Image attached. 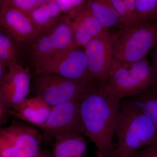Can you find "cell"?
<instances>
[{
  "instance_id": "18",
  "label": "cell",
  "mask_w": 157,
  "mask_h": 157,
  "mask_svg": "<svg viewBox=\"0 0 157 157\" xmlns=\"http://www.w3.org/2000/svg\"><path fill=\"white\" fill-rule=\"evenodd\" d=\"M127 101L134 104L149 118L157 127V88L154 86Z\"/></svg>"
},
{
  "instance_id": "14",
  "label": "cell",
  "mask_w": 157,
  "mask_h": 157,
  "mask_svg": "<svg viewBox=\"0 0 157 157\" xmlns=\"http://www.w3.org/2000/svg\"><path fill=\"white\" fill-rule=\"evenodd\" d=\"M74 44L77 47H84L95 37L104 32L100 23L93 16L87 7L71 21Z\"/></svg>"
},
{
  "instance_id": "5",
  "label": "cell",
  "mask_w": 157,
  "mask_h": 157,
  "mask_svg": "<svg viewBox=\"0 0 157 157\" xmlns=\"http://www.w3.org/2000/svg\"><path fill=\"white\" fill-rule=\"evenodd\" d=\"M32 62L35 69L33 74H55L87 84L97 81L90 74L84 49L80 47L74 46Z\"/></svg>"
},
{
  "instance_id": "7",
  "label": "cell",
  "mask_w": 157,
  "mask_h": 157,
  "mask_svg": "<svg viewBox=\"0 0 157 157\" xmlns=\"http://www.w3.org/2000/svg\"><path fill=\"white\" fill-rule=\"evenodd\" d=\"M42 134L17 121L0 130V157H39Z\"/></svg>"
},
{
  "instance_id": "29",
  "label": "cell",
  "mask_w": 157,
  "mask_h": 157,
  "mask_svg": "<svg viewBox=\"0 0 157 157\" xmlns=\"http://www.w3.org/2000/svg\"><path fill=\"white\" fill-rule=\"evenodd\" d=\"M97 157H105V156L102 154L101 153L98 152Z\"/></svg>"
},
{
  "instance_id": "17",
  "label": "cell",
  "mask_w": 157,
  "mask_h": 157,
  "mask_svg": "<svg viewBox=\"0 0 157 157\" xmlns=\"http://www.w3.org/2000/svg\"><path fill=\"white\" fill-rule=\"evenodd\" d=\"M87 7L104 31L120 23L118 14L107 0L88 1Z\"/></svg>"
},
{
  "instance_id": "15",
  "label": "cell",
  "mask_w": 157,
  "mask_h": 157,
  "mask_svg": "<svg viewBox=\"0 0 157 157\" xmlns=\"http://www.w3.org/2000/svg\"><path fill=\"white\" fill-rule=\"evenodd\" d=\"M86 143L80 135H70L55 139L51 157H83Z\"/></svg>"
},
{
  "instance_id": "8",
  "label": "cell",
  "mask_w": 157,
  "mask_h": 157,
  "mask_svg": "<svg viewBox=\"0 0 157 157\" xmlns=\"http://www.w3.org/2000/svg\"><path fill=\"white\" fill-rule=\"evenodd\" d=\"M6 74L0 78V119L6 122L7 112L26 98L29 92L31 75L17 61L7 66Z\"/></svg>"
},
{
  "instance_id": "27",
  "label": "cell",
  "mask_w": 157,
  "mask_h": 157,
  "mask_svg": "<svg viewBox=\"0 0 157 157\" xmlns=\"http://www.w3.org/2000/svg\"><path fill=\"white\" fill-rule=\"evenodd\" d=\"M39 157H51V154L46 151H41Z\"/></svg>"
},
{
  "instance_id": "24",
  "label": "cell",
  "mask_w": 157,
  "mask_h": 157,
  "mask_svg": "<svg viewBox=\"0 0 157 157\" xmlns=\"http://www.w3.org/2000/svg\"><path fill=\"white\" fill-rule=\"evenodd\" d=\"M134 153L136 157H157V139Z\"/></svg>"
},
{
  "instance_id": "11",
  "label": "cell",
  "mask_w": 157,
  "mask_h": 157,
  "mask_svg": "<svg viewBox=\"0 0 157 157\" xmlns=\"http://www.w3.org/2000/svg\"><path fill=\"white\" fill-rule=\"evenodd\" d=\"M84 51L91 76L102 84H106L113 62L110 33L104 31L86 45Z\"/></svg>"
},
{
  "instance_id": "25",
  "label": "cell",
  "mask_w": 157,
  "mask_h": 157,
  "mask_svg": "<svg viewBox=\"0 0 157 157\" xmlns=\"http://www.w3.org/2000/svg\"><path fill=\"white\" fill-rule=\"evenodd\" d=\"M124 2L128 11L132 25H135L138 23L135 0H124Z\"/></svg>"
},
{
  "instance_id": "19",
  "label": "cell",
  "mask_w": 157,
  "mask_h": 157,
  "mask_svg": "<svg viewBox=\"0 0 157 157\" xmlns=\"http://www.w3.org/2000/svg\"><path fill=\"white\" fill-rule=\"evenodd\" d=\"M19 44L8 32L1 28L0 64L7 67L9 63L17 61V44Z\"/></svg>"
},
{
  "instance_id": "1",
  "label": "cell",
  "mask_w": 157,
  "mask_h": 157,
  "mask_svg": "<svg viewBox=\"0 0 157 157\" xmlns=\"http://www.w3.org/2000/svg\"><path fill=\"white\" fill-rule=\"evenodd\" d=\"M78 101L82 133L94 144L98 152L105 156L113 151L119 103L107 95L103 85L98 81Z\"/></svg>"
},
{
  "instance_id": "16",
  "label": "cell",
  "mask_w": 157,
  "mask_h": 157,
  "mask_svg": "<svg viewBox=\"0 0 157 157\" xmlns=\"http://www.w3.org/2000/svg\"><path fill=\"white\" fill-rule=\"evenodd\" d=\"M61 12L55 0L48 1L27 15L40 33L50 28L58 21Z\"/></svg>"
},
{
  "instance_id": "4",
  "label": "cell",
  "mask_w": 157,
  "mask_h": 157,
  "mask_svg": "<svg viewBox=\"0 0 157 157\" xmlns=\"http://www.w3.org/2000/svg\"><path fill=\"white\" fill-rule=\"evenodd\" d=\"M154 76L146 58L129 67L121 66L113 59L109 78L103 85L105 92L113 101L129 98L148 89L153 85Z\"/></svg>"
},
{
  "instance_id": "3",
  "label": "cell",
  "mask_w": 157,
  "mask_h": 157,
  "mask_svg": "<svg viewBox=\"0 0 157 157\" xmlns=\"http://www.w3.org/2000/svg\"><path fill=\"white\" fill-rule=\"evenodd\" d=\"M110 36L113 59L121 66L129 67L146 58L157 45V24L137 23Z\"/></svg>"
},
{
  "instance_id": "22",
  "label": "cell",
  "mask_w": 157,
  "mask_h": 157,
  "mask_svg": "<svg viewBox=\"0 0 157 157\" xmlns=\"http://www.w3.org/2000/svg\"><path fill=\"white\" fill-rule=\"evenodd\" d=\"M61 12L69 14L70 18L75 17L85 8L82 0H55ZM68 16V15H67Z\"/></svg>"
},
{
  "instance_id": "10",
  "label": "cell",
  "mask_w": 157,
  "mask_h": 157,
  "mask_svg": "<svg viewBox=\"0 0 157 157\" xmlns=\"http://www.w3.org/2000/svg\"><path fill=\"white\" fill-rule=\"evenodd\" d=\"M69 16L58 20L52 27L42 32L30 45L32 61L51 56L76 46L74 44Z\"/></svg>"
},
{
  "instance_id": "21",
  "label": "cell",
  "mask_w": 157,
  "mask_h": 157,
  "mask_svg": "<svg viewBox=\"0 0 157 157\" xmlns=\"http://www.w3.org/2000/svg\"><path fill=\"white\" fill-rule=\"evenodd\" d=\"M46 2L47 0H1L0 3L28 15Z\"/></svg>"
},
{
  "instance_id": "23",
  "label": "cell",
  "mask_w": 157,
  "mask_h": 157,
  "mask_svg": "<svg viewBox=\"0 0 157 157\" xmlns=\"http://www.w3.org/2000/svg\"><path fill=\"white\" fill-rule=\"evenodd\" d=\"M116 12L120 19V23L123 25L124 27L132 26L128 11L124 0H107Z\"/></svg>"
},
{
  "instance_id": "6",
  "label": "cell",
  "mask_w": 157,
  "mask_h": 157,
  "mask_svg": "<svg viewBox=\"0 0 157 157\" xmlns=\"http://www.w3.org/2000/svg\"><path fill=\"white\" fill-rule=\"evenodd\" d=\"M36 97L51 106L78 101L95 82L87 84L52 74H33Z\"/></svg>"
},
{
  "instance_id": "20",
  "label": "cell",
  "mask_w": 157,
  "mask_h": 157,
  "mask_svg": "<svg viewBox=\"0 0 157 157\" xmlns=\"http://www.w3.org/2000/svg\"><path fill=\"white\" fill-rule=\"evenodd\" d=\"M137 22L157 19V0H135Z\"/></svg>"
},
{
  "instance_id": "26",
  "label": "cell",
  "mask_w": 157,
  "mask_h": 157,
  "mask_svg": "<svg viewBox=\"0 0 157 157\" xmlns=\"http://www.w3.org/2000/svg\"><path fill=\"white\" fill-rule=\"evenodd\" d=\"M151 67L155 78L154 83L152 86L157 88V45L155 46V50L152 55Z\"/></svg>"
},
{
  "instance_id": "2",
  "label": "cell",
  "mask_w": 157,
  "mask_h": 157,
  "mask_svg": "<svg viewBox=\"0 0 157 157\" xmlns=\"http://www.w3.org/2000/svg\"><path fill=\"white\" fill-rule=\"evenodd\" d=\"M113 157L131 155L157 139V127L139 108L126 100L119 107Z\"/></svg>"
},
{
  "instance_id": "28",
  "label": "cell",
  "mask_w": 157,
  "mask_h": 157,
  "mask_svg": "<svg viewBox=\"0 0 157 157\" xmlns=\"http://www.w3.org/2000/svg\"><path fill=\"white\" fill-rule=\"evenodd\" d=\"M120 157H136L135 156V155L134 153L132 154L127 155L123 156Z\"/></svg>"
},
{
  "instance_id": "13",
  "label": "cell",
  "mask_w": 157,
  "mask_h": 157,
  "mask_svg": "<svg viewBox=\"0 0 157 157\" xmlns=\"http://www.w3.org/2000/svg\"><path fill=\"white\" fill-rule=\"evenodd\" d=\"M51 109L52 106L36 96L25 98L8 110L7 114L38 127L46 122Z\"/></svg>"
},
{
  "instance_id": "9",
  "label": "cell",
  "mask_w": 157,
  "mask_h": 157,
  "mask_svg": "<svg viewBox=\"0 0 157 157\" xmlns=\"http://www.w3.org/2000/svg\"><path fill=\"white\" fill-rule=\"evenodd\" d=\"M37 127L42 131L43 140L46 144L60 136L80 135L82 133L78 101L52 106L47 121Z\"/></svg>"
},
{
  "instance_id": "12",
  "label": "cell",
  "mask_w": 157,
  "mask_h": 157,
  "mask_svg": "<svg viewBox=\"0 0 157 157\" xmlns=\"http://www.w3.org/2000/svg\"><path fill=\"white\" fill-rule=\"evenodd\" d=\"M1 28L19 44L30 45L41 33L26 14L0 3Z\"/></svg>"
}]
</instances>
